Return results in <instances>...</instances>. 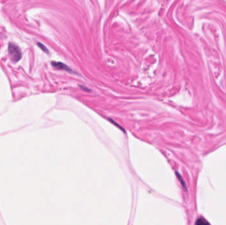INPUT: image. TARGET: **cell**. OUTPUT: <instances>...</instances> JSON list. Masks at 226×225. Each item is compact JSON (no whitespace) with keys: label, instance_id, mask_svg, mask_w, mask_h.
<instances>
[{"label":"cell","instance_id":"cell-1","mask_svg":"<svg viewBox=\"0 0 226 225\" xmlns=\"http://www.w3.org/2000/svg\"><path fill=\"white\" fill-rule=\"evenodd\" d=\"M9 52L14 62H17L21 58V52L18 46L14 44L10 43L9 45Z\"/></svg>","mask_w":226,"mask_h":225},{"label":"cell","instance_id":"cell-2","mask_svg":"<svg viewBox=\"0 0 226 225\" xmlns=\"http://www.w3.org/2000/svg\"><path fill=\"white\" fill-rule=\"evenodd\" d=\"M52 65L54 67H55V68H57L58 69H64V70H66V71H72L70 69V68H69L68 67L66 66V65H65L64 64H63V63H61V62H52Z\"/></svg>","mask_w":226,"mask_h":225},{"label":"cell","instance_id":"cell-3","mask_svg":"<svg viewBox=\"0 0 226 225\" xmlns=\"http://www.w3.org/2000/svg\"><path fill=\"white\" fill-rule=\"evenodd\" d=\"M196 225H210V223L205 218L200 217L196 221Z\"/></svg>","mask_w":226,"mask_h":225},{"label":"cell","instance_id":"cell-4","mask_svg":"<svg viewBox=\"0 0 226 225\" xmlns=\"http://www.w3.org/2000/svg\"><path fill=\"white\" fill-rule=\"evenodd\" d=\"M109 120H110V121H111V123H114V124H115V125H117V126H118V127H119V128H120V129H122V130H124V129H122V127H121V126H120V125H118V124H117V123H116V122H115V121H114V120H112V119H109Z\"/></svg>","mask_w":226,"mask_h":225},{"label":"cell","instance_id":"cell-5","mask_svg":"<svg viewBox=\"0 0 226 225\" xmlns=\"http://www.w3.org/2000/svg\"><path fill=\"white\" fill-rule=\"evenodd\" d=\"M39 45L40 46H41V48H42V49H43V50H44V51H46V52H48V50L47 49V48H46V47H45V46H43V44H40V43H39Z\"/></svg>","mask_w":226,"mask_h":225},{"label":"cell","instance_id":"cell-6","mask_svg":"<svg viewBox=\"0 0 226 225\" xmlns=\"http://www.w3.org/2000/svg\"><path fill=\"white\" fill-rule=\"evenodd\" d=\"M177 174L178 175V177H179V179L181 180V184H183V186L185 187V188H186V186H185V184H184V181L183 180H181V176L179 175V174H178L177 173Z\"/></svg>","mask_w":226,"mask_h":225}]
</instances>
